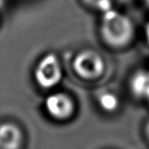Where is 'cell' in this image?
I'll list each match as a JSON object with an SVG mask.
<instances>
[{
    "label": "cell",
    "instance_id": "cell-13",
    "mask_svg": "<svg viewBox=\"0 0 149 149\" xmlns=\"http://www.w3.org/2000/svg\"><path fill=\"white\" fill-rule=\"evenodd\" d=\"M144 1H145V3H146V4L149 6V0H144Z\"/></svg>",
    "mask_w": 149,
    "mask_h": 149
},
{
    "label": "cell",
    "instance_id": "cell-2",
    "mask_svg": "<svg viewBox=\"0 0 149 149\" xmlns=\"http://www.w3.org/2000/svg\"><path fill=\"white\" fill-rule=\"evenodd\" d=\"M72 68L76 75L81 79L93 81L103 75L105 63L101 53L92 49H86L76 54Z\"/></svg>",
    "mask_w": 149,
    "mask_h": 149
},
{
    "label": "cell",
    "instance_id": "cell-4",
    "mask_svg": "<svg viewBox=\"0 0 149 149\" xmlns=\"http://www.w3.org/2000/svg\"><path fill=\"white\" fill-rule=\"evenodd\" d=\"M45 108L52 118L65 121L73 115L75 104L72 98L66 92H55L47 97Z\"/></svg>",
    "mask_w": 149,
    "mask_h": 149
},
{
    "label": "cell",
    "instance_id": "cell-6",
    "mask_svg": "<svg viewBox=\"0 0 149 149\" xmlns=\"http://www.w3.org/2000/svg\"><path fill=\"white\" fill-rule=\"evenodd\" d=\"M130 89L136 97L149 102V70H139L133 74Z\"/></svg>",
    "mask_w": 149,
    "mask_h": 149
},
{
    "label": "cell",
    "instance_id": "cell-7",
    "mask_svg": "<svg viewBox=\"0 0 149 149\" xmlns=\"http://www.w3.org/2000/svg\"><path fill=\"white\" fill-rule=\"evenodd\" d=\"M99 104L101 108L107 112H113L119 107L118 97L112 92H104L99 97Z\"/></svg>",
    "mask_w": 149,
    "mask_h": 149
},
{
    "label": "cell",
    "instance_id": "cell-12",
    "mask_svg": "<svg viewBox=\"0 0 149 149\" xmlns=\"http://www.w3.org/2000/svg\"><path fill=\"white\" fill-rule=\"evenodd\" d=\"M121 1H123V2H125V3H127V2L131 1V0H121Z\"/></svg>",
    "mask_w": 149,
    "mask_h": 149
},
{
    "label": "cell",
    "instance_id": "cell-1",
    "mask_svg": "<svg viewBox=\"0 0 149 149\" xmlns=\"http://www.w3.org/2000/svg\"><path fill=\"white\" fill-rule=\"evenodd\" d=\"M100 34L107 46L113 49H123L132 42L135 36V27L126 14L111 9L102 13Z\"/></svg>",
    "mask_w": 149,
    "mask_h": 149
},
{
    "label": "cell",
    "instance_id": "cell-11",
    "mask_svg": "<svg viewBox=\"0 0 149 149\" xmlns=\"http://www.w3.org/2000/svg\"><path fill=\"white\" fill-rule=\"evenodd\" d=\"M4 3H5V0H0V9L2 8V6L4 5Z\"/></svg>",
    "mask_w": 149,
    "mask_h": 149
},
{
    "label": "cell",
    "instance_id": "cell-10",
    "mask_svg": "<svg viewBox=\"0 0 149 149\" xmlns=\"http://www.w3.org/2000/svg\"><path fill=\"white\" fill-rule=\"evenodd\" d=\"M145 132H146V135H147L148 139H149V120H148V122L146 123V126H145Z\"/></svg>",
    "mask_w": 149,
    "mask_h": 149
},
{
    "label": "cell",
    "instance_id": "cell-9",
    "mask_svg": "<svg viewBox=\"0 0 149 149\" xmlns=\"http://www.w3.org/2000/svg\"><path fill=\"white\" fill-rule=\"evenodd\" d=\"M144 35H145V39H146L147 44L149 45V21L145 25L144 28Z\"/></svg>",
    "mask_w": 149,
    "mask_h": 149
},
{
    "label": "cell",
    "instance_id": "cell-5",
    "mask_svg": "<svg viewBox=\"0 0 149 149\" xmlns=\"http://www.w3.org/2000/svg\"><path fill=\"white\" fill-rule=\"evenodd\" d=\"M23 143V133L13 123H0V149H20Z\"/></svg>",
    "mask_w": 149,
    "mask_h": 149
},
{
    "label": "cell",
    "instance_id": "cell-8",
    "mask_svg": "<svg viewBox=\"0 0 149 149\" xmlns=\"http://www.w3.org/2000/svg\"><path fill=\"white\" fill-rule=\"evenodd\" d=\"M82 1L101 13L113 9V0H82Z\"/></svg>",
    "mask_w": 149,
    "mask_h": 149
},
{
    "label": "cell",
    "instance_id": "cell-3",
    "mask_svg": "<svg viewBox=\"0 0 149 149\" xmlns=\"http://www.w3.org/2000/svg\"><path fill=\"white\" fill-rule=\"evenodd\" d=\"M63 78V68L56 54L48 53L41 58L34 70V80L41 88L50 89Z\"/></svg>",
    "mask_w": 149,
    "mask_h": 149
}]
</instances>
